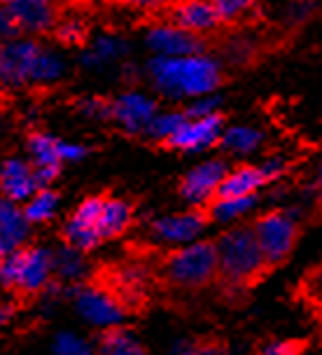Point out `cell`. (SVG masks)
<instances>
[{"mask_svg": "<svg viewBox=\"0 0 322 355\" xmlns=\"http://www.w3.org/2000/svg\"><path fill=\"white\" fill-rule=\"evenodd\" d=\"M185 119H187L185 110H159L154 115L152 122H150L147 131H145V136H147L150 141L163 145L175 131L180 129Z\"/></svg>", "mask_w": 322, "mask_h": 355, "instance_id": "obj_26", "label": "cell"}, {"mask_svg": "<svg viewBox=\"0 0 322 355\" xmlns=\"http://www.w3.org/2000/svg\"><path fill=\"white\" fill-rule=\"evenodd\" d=\"M134 225V206L119 196L103 194V206L98 215V236L100 241L119 239L122 234Z\"/></svg>", "mask_w": 322, "mask_h": 355, "instance_id": "obj_19", "label": "cell"}, {"mask_svg": "<svg viewBox=\"0 0 322 355\" xmlns=\"http://www.w3.org/2000/svg\"><path fill=\"white\" fill-rule=\"evenodd\" d=\"M21 35V31L17 28L15 19H12L10 10L5 8V3H0V40H10V37Z\"/></svg>", "mask_w": 322, "mask_h": 355, "instance_id": "obj_40", "label": "cell"}, {"mask_svg": "<svg viewBox=\"0 0 322 355\" xmlns=\"http://www.w3.org/2000/svg\"><path fill=\"white\" fill-rule=\"evenodd\" d=\"M215 252H217L215 285L229 304L236 302V295L250 293L264 278L271 276L250 225H236L220 234L215 239Z\"/></svg>", "mask_w": 322, "mask_h": 355, "instance_id": "obj_2", "label": "cell"}, {"mask_svg": "<svg viewBox=\"0 0 322 355\" xmlns=\"http://www.w3.org/2000/svg\"><path fill=\"white\" fill-rule=\"evenodd\" d=\"M54 353L56 355H93L91 346L87 341H82L75 334H59L54 341Z\"/></svg>", "mask_w": 322, "mask_h": 355, "instance_id": "obj_36", "label": "cell"}, {"mask_svg": "<svg viewBox=\"0 0 322 355\" xmlns=\"http://www.w3.org/2000/svg\"><path fill=\"white\" fill-rule=\"evenodd\" d=\"M262 145H264L262 129L250 124H233V126H224L217 148H222L231 157H250L255 152H260Z\"/></svg>", "mask_w": 322, "mask_h": 355, "instance_id": "obj_21", "label": "cell"}, {"mask_svg": "<svg viewBox=\"0 0 322 355\" xmlns=\"http://www.w3.org/2000/svg\"><path fill=\"white\" fill-rule=\"evenodd\" d=\"M122 3L131 5L136 10H143V12H154V10H161L168 5V0H122Z\"/></svg>", "mask_w": 322, "mask_h": 355, "instance_id": "obj_42", "label": "cell"}, {"mask_svg": "<svg viewBox=\"0 0 322 355\" xmlns=\"http://www.w3.org/2000/svg\"><path fill=\"white\" fill-rule=\"evenodd\" d=\"M226 171H229V164L224 159L201 162L182 175L178 194L192 208H206L208 201L215 199V194H217V187L226 175Z\"/></svg>", "mask_w": 322, "mask_h": 355, "instance_id": "obj_10", "label": "cell"}, {"mask_svg": "<svg viewBox=\"0 0 322 355\" xmlns=\"http://www.w3.org/2000/svg\"><path fill=\"white\" fill-rule=\"evenodd\" d=\"M126 56H129V42H126V37L117 33H103L93 40L89 52L84 56V63L89 68H105L112 66V63L124 61Z\"/></svg>", "mask_w": 322, "mask_h": 355, "instance_id": "obj_23", "label": "cell"}, {"mask_svg": "<svg viewBox=\"0 0 322 355\" xmlns=\"http://www.w3.org/2000/svg\"><path fill=\"white\" fill-rule=\"evenodd\" d=\"M224 56L231 63H245L248 59H252V47L245 40H241V37H233V40L226 44Z\"/></svg>", "mask_w": 322, "mask_h": 355, "instance_id": "obj_38", "label": "cell"}, {"mask_svg": "<svg viewBox=\"0 0 322 355\" xmlns=\"http://www.w3.org/2000/svg\"><path fill=\"white\" fill-rule=\"evenodd\" d=\"M260 0H213V8L217 12L220 24H241L257 12Z\"/></svg>", "mask_w": 322, "mask_h": 355, "instance_id": "obj_27", "label": "cell"}, {"mask_svg": "<svg viewBox=\"0 0 322 355\" xmlns=\"http://www.w3.org/2000/svg\"><path fill=\"white\" fill-rule=\"evenodd\" d=\"M313 204H315V208L322 213V159H320V164H318V171H315V182H313Z\"/></svg>", "mask_w": 322, "mask_h": 355, "instance_id": "obj_43", "label": "cell"}, {"mask_svg": "<svg viewBox=\"0 0 322 355\" xmlns=\"http://www.w3.org/2000/svg\"><path fill=\"white\" fill-rule=\"evenodd\" d=\"M100 206H103V194H93V196H87V199L75 208V213L71 215V220L66 222L63 234H61L66 245H71V248L80 252H89L103 243L98 236V227H96Z\"/></svg>", "mask_w": 322, "mask_h": 355, "instance_id": "obj_11", "label": "cell"}, {"mask_svg": "<svg viewBox=\"0 0 322 355\" xmlns=\"http://www.w3.org/2000/svg\"><path fill=\"white\" fill-rule=\"evenodd\" d=\"M42 44L33 37L0 40V96L8 98L30 85V75Z\"/></svg>", "mask_w": 322, "mask_h": 355, "instance_id": "obj_6", "label": "cell"}, {"mask_svg": "<svg viewBox=\"0 0 322 355\" xmlns=\"http://www.w3.org/2000/svg\"><path fill=\"white\" fill-rule=\"evenodd\" d=\"M59 155H61V162H80L89 155V150L84 145H75V143H66L61 141L59 143Z\"/></svg>", "mask_w": 322, "mask_h": 355, "instance_id": "obj_41", "label": "cell"}, {"mask_svg": "<svg viewBox=\"0 0 322 355\" xmlns=\"http://www.w3.org/2000/svg\"><path fill=\"white\" fill-rule=\"evenodd\" d=\"M5 257H8V248H5L3 239H0V264H3V262H5Z\"/></svg>", "mask_w": 322, "mask_h": 355, "instance_id": "obj_44", "label": "cell"}, {"mask_svg": "<svg viewBox=\"0 0 322 355\" xmlns=\"http://www.w3.org/2000/svg\"><path fill=\"white\" fill-rule=\"evenodd\" d=\"M59 138L49 136L45 131H30L26 138L28 152L33 157V173L37 189L49 187L61 173V155H59Z\"/></svg>", "mask_w": 322, "mask_h": 355, "instance_id": "obj_15", "label": "cell"}, {"mask_svg": "<svg viewBox=\"0 0 322 355\" xmlns=\"http://www.w3.org/2000/svg\"><path fill=\"white\" fill-rule=\"evenodd\" d=\"M84 252L71 248V245H63L59 252L52 255V266L54 271L63 278H80L84 274Z\"/></svg>", "mask_w": 322, "mask_h": 355, "instance_id": "obj_31", "label": "cell"}, {"mask_svg": "<svg viewBox=\"0 0 322 355\" xmlns=\"http://www.w3.org/2000/svg\"><path fill=\"white\" fill-rule=\"evenodd\" d=\"M250 227L257 243H260V250L264 259H267L271 274H274L278 266H283L292 257L296 243H299L301 236L299 220H296V215L292 211L274 208V211L257 215Z\"/></svg>", "mask_w": 322, "mask_h": 355, "instance_id": "obj_4", "label": "cell"}, {"mask_svg": "<svg viewBox=\"0 0 322 355\" xmlns=\"http://www.w3.org/2000/svg\"><path fill=\"white\" fill-rule=\"evenodd\" d=\"M168 21L201 37L215 33L222 26L213 8V0H175L168 8Z\"/></svg>", "mask_w": 322, "mask_h": 355, "instance_id": "obj_16", "label": "cell"}, {"mask_svg": "<svg viewBox=\"0 0 322 355\" xmlns=\"http://www.w3.org/2000/svg\"><path fill=\"white\" fill-rule=\"evenodd\" d=\"M208 225H211V218H208L206 208H189V211L161 215V218L152 220L147 227V236L154 243L185 245L199 241Z\"/></svg>", "mask_w": 322, "mask_h": 355, "instance_id": "obj_7", "label": "cell"}, {"mask_svg": "<svg viewBox=\"0 0 322 355\" xmlns=\"http://www.w3.org/2000/svg\"><path fill=\"white\" fill-rule=\"evenodd\" d=\"M52 33L66 47H82L87 42V37H89V28L80 17H61Z\"/></svg>", "mask_w": 322, "mask_h": 355, "instance_id": "obj_28", "label": "cell"}, {"mask_svg": "<svg viewBox=\"0 0 322 355\" xmlns=\"http://www.w3.org/2000/svg\"><path fill=\"white\" fill-rule=\"evenodd\" d=\"M296 297L306 304V306L322 309V262L308 269L304 278L296 285Z\"/></svg>", "mask_w": 322, "mask_h": 355, "instance_id": "obj_30", "label": "cell"}, {"mask_svg": "<svg viewBox=\"0 0 322 355\" xmlns=\"http://www.w3.org/2000/svg\"><path fill=\"white\" fill-rule=\"evenodd\" d=\"M308 344L304 339H280L267 341L257 348V355H306Z\"/></svg>", "mask_w": 322, "mask_h": 355, "instance_id": "obj_34", "label": "cell"}, {"mask_svg": "<svg viewBox=\"0 0 322 355\" xmlns=\"http://www.w3.org/2000/svg\"><path fill=\"white\" fill-rule=\"evenodd\" d=\"M56 206H59V194L49 187H42V189H35V194L26 201L24 215H26V220L30 225H42V222L54 218Z\"/></svg>", "mask_w": 322, "mask_h": 355, "instance_id": "obj_25", "label": "cell"}, {"mask_svg": "<svg viewBox=\"0 0 322 355\" xmlns=\"http://www.w3.org/2000/svg\"><path fill=\"white\" fill-rule=\"evenodd\" d=\"M156 112H159L156 98L141 89H126L119 96L110 98V119L129 136H145Z\"/></svg>", "mask_w": 322, "mask_h": 355, "instance_id": "obj_8", "label": "cell"}, {"mask_svg": "<svg viewBox=\"0 0 322 355\" xmlns=\"http://www.w3.org/2000/svg\"><path fill=\"white\" fill-rule=\"evenodd\" d=\"M260 196H236V199H226V196H215L208 201L206 213L211 222H220V225H231V222L241 220L243 215H248L252 208L257 206Z\"/></svg>", "mask_w": 322, "mask_h": 355, "instance_id": "obj_24", "label": "cell"}, {"mask_svg": "<svg viewBox=\"0 0 322 355\" xmlns=\"http://www.w3.org/2000/svg\"><path fill=\"white\" fill-rule=\"evenodd\" d=\"M78 311L91 325L98 327L122 325V320L129 315L122 304L107 293L105 288H100V285L91 281L78 293Z\"/></svg>", "mask_w": 322, "mask_h": 355, "instance_id": "obj_14", "label": "cell"}, {"mask_svg": "<svg viewBox=\"0 0 322 355\" xmlns=\"http://www.w3.org/2000/svg\"><path fill=\"white\" fill-rule=\"evenodd\" d=\"M173 355H226V341L220 337H199L194 341H182Z\"/></svg>", "mask_w": 322, "mask_h": 355, "instance_id": "obj_32", "label": "cell"}, {"mask_svg": "<svg viewBox=\"0 0 322 355\" xmlns=\"http://www.w3.org/2000/svg\"><path fill=\"white\" fill-rule=\"evenodd\" d=\"M154 281L175 293H199L217 278V252L215 241H192L175 245L152 269Z\"/></svg>", "mask_w": 322, "mask_h": 355, "instance_id": "obj_3", "label": "cell"}, {"mask_svg": "<svg viewBox=\"0 0 322 355\" xmlns=\"http://www.w3.org/2000/svg\"><path fill=\"white\" fill-rule=\"evenodd\" d=\"M35 173L33 164L24 159H8L0 166V194L8 201H28L35 194Z\"/></svg>", "mask_w": 322, "mask_h": 355, "instance_id": "obj_17", "label": "cell"}, {"mask_svg": "<svg viewBox=\"0 0 322 355\" xmlns=\"http://www.w3.org/2000/svg\"><path fill=\"white\" fill-rule=\"evenodd\" d=\"M145 78L161 98L189 103L217 92L222 87L224 73L220 59L201 52L189 56H150L145 63Z\"/></svg>", "mask_w": 322, "mask_h": 355, "instance_id": "obj_1", "label": "cell"}, {"mask_svg": "<svg viewBox=\"0 0 322 355\" xmlns=\"http://www.w3.org/2000/svg\"><path fill=\"white\" fill-rule=\"evenodd\" d=\"M311 12H313V3H311V0H296V3H292L287 8L285 21L289 19V24H304V21H308Z\"/></svg>", "mask_w": 322, "mask_h": 355, "instance_id": "obj_39", "label": "cell"}, {"mask_svg": "<svg viewBox=\"0 0 322 355\" xmlns=\"http://www.w3.org/2000/svg\"><path fill=\"white\" fill-rule=\"evenodd\" d=\"M93 355H147V348L129 327L112 325L100 329Z\"/></svg>", "mask_w": 322, "mask_h": 355, "instance_id": "obj_20", "label": "cell"}, {"mask_svg": "<svg viewBox=\"0 0 322 355\" xmlns=\"http://www.w3.org/2000/svg\"><path fill=\"white\" fill-rule=\"evenodd\" d=\"M217 112H222V96H220L217 92L189 101L185 107L187 117H211V115H217Z\"/></svg>", "mask_w": 322, "mask_h": 355, "instance_id": "obj_33", "label": "cell"}, {"mask_svg": "<svg viewBox=\"0 0 322 355\" xmlns=\"http://www.w3.org/2000/svg\"><path fill=\"white\" fill-rule=\"evenodd\" d=\"M222 131H224L222 112L211 117H187L180 129L163 145L168 150H178V152H204L217 148Z\"/></svg>", "mask_w": 322, "mask_h": 355, "instance_id": "obj_12", "label": "cell"}, {"mask_svg": "<svg viewBox=\"0 0 322 355\" xmlns=\"http://www.w3.org/2000/svg\"><path fill=\"white\" fill-rule=\"evenodd\" d=\"M17 28L21 35H45L52 33L63 17L59 0H5Z\"/></svg>", "mask_w": 322, "mask_h": 355, "instance_id": "obj_13", "label": "cell"}, {"mask_svg": "<svg viewBox=\"0 0 322 355\" xmlns=\"http://www.w3.org/2000/svg\"><path fill=\"white\" fill-rule=\"evenodd\" d=\"M267 182V175L262 173L260 166L255 164H238L226 171V175L222 178L215 196H226V199H236V196H255L260 194V189Z\"/></svg>", "mask_w": 322, "mask_h": 355, "instance_id": "obj_18", "label": "cell"}, {"mask_svg": "<svg viewBox=\"0 0 322 355\" xmlns=\"http://www.w3.org/2000/svg\"><path fill=\"white\" fill-rule=\"evenodd\" d=\"M287 159L285 157H269L267 162L260 164V168H262V173L267 175V182H276V180H280L283 175L287 173Z\"/></svg>", "mask_w": 322, "mask_h": 355, "instance_id": "obj_37", "label": "cell"}, {"mask_svg": "<svg viewBox=\"0 0 322 355\" xmlns=\"http://www.w3.org/2000/svg\"><path fill=\"white\" fill-rule=\"evenodd\" d=\"M80 115L89 119H110V98L103 96H82L75 101Z\"/></svg>", "mask_w": 322, "mask_h": 355, "instance_id": "obj_35", "label": "cell"}, {"mask_svg": "<svg viewBox=\"0 0 322 355\" xmlns=\"http://www.w3.org/2000/svg\"><path fill=\"white\" fill-rule=\"evenodd\" d=\"M61 78H63V63H61V59L42 47V52H40V56H37V61H35V66H33L30 85L47 87V85H52V82L61 80Z\"/></svg>", "mask_w": 322, "mask_h": 355, "instance_id": "obj_29", "label": "cell"}, {"mask_svg": "<svg viewBox=\"0 0 322 355\" xmlns=\"http://www.w3.org/2000/svg\"><path fill=\"white\" fill-rule=\"evenodd\" d=\"M52 271V252L37 245H21L0 264V285L17 295L30 297L47 288Z\"/></svg>", "mask_w": 322, "mask_h": 355, "instance_id": "obj_5", "label": "cell"}, {"mask_svg": "<svg viewBox=\"0 0 322 355\" xmlns=\"http://www.w3.org/2000/svg\"><path fill=\"white\" fill-rule=\"evenodd\" d=\"M28 227L30 222L24 215V208H19L15 201L0 199V239L5 248H21L28 239Z\"/></svg>", "mask_w": 322, "mask_h": 355, "instance_id": "obj_22", "label": "cell"}, {"mask_svg": "<svg viewBox=\"0 0 322 355\" xmlns=\"http://www.w3.org/2000/svg\"><path fill=\"white\" fill-rule=\"evenodd\" d=\"M152 56H189L206 52V37L175 26L173 21H156L143 35Z\"/></svg>", "mask_w": 322, "mask_h": 355, "instance_id": "obj_9", "label": "cell"}]
</instances>
